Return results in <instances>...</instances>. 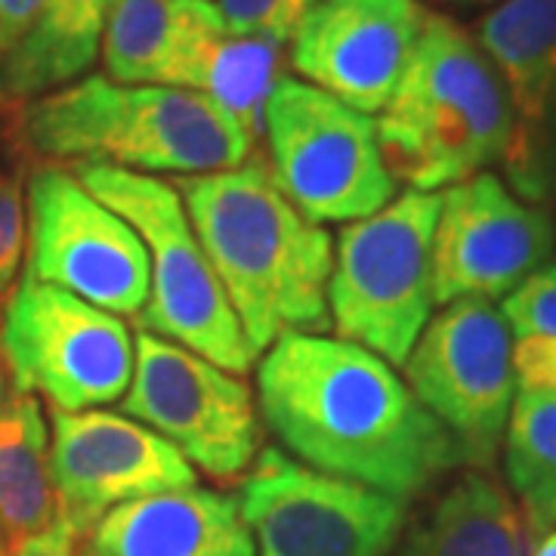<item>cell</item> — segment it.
Instances as JSON below:
<instances>
[{"label": "cell", "mask_w": 556, "mask_h": 556, "mask_svg": "<svg viewBox=\"0 0 556 556\" xmlns=\"http://www.w3.org/2000/svg\"><path fill=\"white\" fill-rule=\"evenodd\" d=\"M260 412L300 464L408 501L467 467L455 437L393 365L356 343L281 334L257 371Z\"/></svg>", "instance_id": "6da1fadb"}, {"label": "cell", "mask_w": 556, "mask_h": 556, "mask_svg": "<svg viewBox=\"0 0 556 556\" xmlns=\"http://www.w3.org/2000/svg\"><path fill=\"white\" fill-rule=\"evenodd\" d=\"M174 186L254 353L331 328L334 241L281 195L266 159Z\"/></svg>", "instance_id": "7a4b0ae2"}, {"label": "cell", "mask_w": 556, "mask_h": 556, "mask_svg": "<svg viewBox=\"0 0 556 556\" xmlns=\"http://www.w3.org/2000/svg\"><path fill=\"white\" fill-rule=\"evenodd\" d=\"M22 149L47 161H93L137 174L201 177L251 159L254 139L195 90L90 75L16 109Z\"/></svg>", "instance_id": "3957f363"}, {"label": "cell", "mask_w": 556, "mask_h": 556, "mask_svg": "<svg viewBox=\"0 0 556 556\" xmlns=\"http://www.w3.org/2000/svg\"><path fill=\"white\" fill-rule=\"evenodd\" d=\"M378 139L387 170L417 192H439L504 161L510 112L495 65L479 40L448 16L430 13L383 105Z\"/></svg>", "instance_id": "277c9868"}, {"label": "cell", "mask_w": 556, "mask_h": 556, "mask_svg": "<svg viewBox=\"0 0 556 556\" xmlns=\"http://www.w3.org/2000/svg\"><path fill=\"white\" fill-rule=\"evenodd\" d=\"M68 170L93 199L127 219L149 251L152 291L137 316L139 328L174 340L239 378L251 371L257 353L186 217L177 186L93 161H75Z\"/></svg>", "instance_id": "5b68a950"}, {"label": "cell", "mask_w": 556, "mask_h": 556, "mask_svg": "<svg viewBox=\"0 0 556 556\" xmlns=\"http://www.w3.org/2000/svg\"><path fill=\"white\" fill-rule=\"evenodd\" d=\"M442 192L405 189L375 217L343 226L328 281L338 338L405 368L433 318V236Z\"/></svg>", "instance_id": "8992f818"}, {"label": "cell", "mask_w": 556, "mask_h": 556, "mask_svg": "<svg viewBox=\"0 0 556 556\" xmlns=\"http://www.w3.org/2000/svg\"><path fill=\"white\" fill-rule=\"evenodd\" d=\"M269 174L309 223H358L399 195L378 124L298 78L278 80L263 109Z\"/></svg>", "instance_id": "52a82bcc"}, {"label": "cell", "mask_w": 556, "mask_h": 556, "mask_svg": "<svg viewBox=\"0 0 556 556\" xmlns=\"http://www.w3.org/2000/svg\"><path fill=\"white\" fill-rule=\"evenodd\" d=\"M0 353L13 390L75 415L124 399L137 346L118 316L25 273L0 316Z\"/></svg>", "instance_id": "ba28073f"}, {"label": "cell", "mask_w": 556, "mask_h": 556, "mask_svg": "<svg viewBox=\"0 0 556 556\" xmlns=\"http://www.w3.org/2000/svg\"><path fill=\"white\" fill-rule=\"evenodd\" d=\"M28 266L25 273L100 306L112 316L142 313L152 263L139 232L93 199L78 177L53 161L25 174Z\"/></svg>", "instance_id": "9c48e42d"}, {"label": "cell", "mask_w": 556, "mask_h": 556, "mask_svg": "<svg viewBox=\"0 0 556 556\" xmlns=\"http://www.w3.org/2000/svg\"><path fill=\"white\" fill-rule=\"evenodd\" d=\"M417 402L482 470L504 445L517 399L514 334L492 300H455L427 321L405 362Z\"/></svg>", "instance_id": "30bf717a"}, {"label": "cell", "mask_w": 556, "mask_h": 556, "mask_svg": "<svg viewBox=\"0 0 556 556\" xmlns=\"http://www.w3.org/2000/svg\"><path fill=\"white\" fill-rule=\"evenodd\" d=\"M257 556H390L408 501L260 448L239 495Z\"/></svg>", "instance_id": "8fae6325"}, {"label": "cell", "mask_w": 556, "mask_h": 556, "mask_svg": "<svg viewBox=\"0 0 556 556\" xmlns=\"http://www.w3.org/2000/svg\"><path fill=\"white\" fill-rule=\"evenodd\" d=\"M134 380L121 412L167 439L192 467L241 477L260 455L257 412L248 383L174 340L139 331Z\"/></svg>", "instance_id": "7c38bea8"}, {"label": "cell", "mask_w": 556, "mask_h": 556, "mask_svg": "<svg viewBox=\"0 0 556 556\" xmlns=\"http://www.w3.org/2000/svg\"><path fill=\"white\" fill-rule=\"evenodd\" d=\"M554 244L551 214L519 199L495 174L448 186L433 236L437 303L507 298L551 260Z\"/></svg>", "instance_id": "4fadbf2b"}, {"label": "cell", "mask_w": 556, "mask_h": 556, "mask_svg": "<svg viewBox=\"0 0 556 556\" xmlns=\"http://www.w3.org/2000/svg\"><path fill=\"white\" fill-rule=\"evenodd\" d=\"M50 473L60 514L78 535L109 510L199 485L195 467L167 439L115 412H53Z\"/></svg>", "instance_id": "5bb4252c"}, {"label": "cell", "mask_w": 556, "mask_h": 556, "mask_svg": "<svg viewBox=\"0 0 556 556\" xmlns=\"http://www.w3.org/2000/svg\"><path fill=\"white\" fill-rule=\"evenodd\" d=\"M473 38L510 112L504 174L522 201H556V0H501Z\"/></svg>", "instance_id": "9a60e30c"}, {"label": "cell", "mask_w": 556, "mask_h": 556, "mask_svg": "<svg viewBox=\"0 0 556 556\" xmlns=\"http://www.w3.org/2000/svg\"><path fill=\"white\" fill-rule=\"evenodd\" d=\"M427 16L417 0H321L291 38V65L371 118L393 100Z\"/></svg>", "instance_id": "2e32d148"}, {"label": "cell", "mask_w": 556, "mask_h": 556, "mask_svg": "<svg viewBox=\"0 0 556 556\" xmlns=\"http://www.w3.org/2000/svg\"><path fill=\"white\" fill-rule=\"evenodd\" d=\"M229 35L211 0H118L102 35V65L115 84L199 93L204 65Z\"/></svg>", "instance_id": "e0dca14e"}, {"label": "cell", "mask_w": 556, "mask_h": 556, "mask_svg": "<svg viewBox=\"0 0 556 556\" xmlns=\"http://www.w3.org/2000/svg\"><path fill=\"white\" fill-rule=\"evenodd\" d=\"M90 535V556H257L239 497L199 485L121 504Z\"/></svg>", "instance_id": "ac0fdd59"}, {"label": "cell", "mask_w": 556, "mask_h": 556, "mask_svg": "<svg viewBox=\"0 0 556 556\" xmlns=\"http://www.w3.org/2000/svg\"><path fill=\"white\" fill-rule=\"evenodd\" d=\"M529 532L517 501L485 470L457 477L402 532L390 556H526Z\"/></svg>", "instance_id": "d6986e66"}, {"label": "cell", "mask_w": 556, "mask_h": 556, "mask_svg": "<svg viewBox=\"0 0 556 556\" xmlns=\"http://www.w3.org/2000/svg\"><path fill=\"white\" fill-rule=\"evenodd\" d=\"M118 0H47L31 31L0 56V105L22 109L87 75Z\"/></svg>", "instance_id": "ffe728a7"}, {"label": "cell", "mask_w": 556, "mask_h": 556, "mask_svg": "<svg viewBox=\"0 0 556 556\" xmlns=\"http://www.w3.org/2000/svg\"><path fill=\"white\" fill-rule=\"evenodd\" d=\"M60 517L50 433L35 393L10 390L0 415V541L13 551Z\"/></svg>", "instance_id": "44dd1931"}, {"label": "cell", "mask_w": 556, "mask_h": 556, "mask_svg": "<svg viewBox=\"0 0 556 556\" xmlns=\"http://www.w3.org/2000/svg\"><path fill=\"white\" fill-rule=\"evenodd\" d=\"M504 464L532 544L556 529V396L517 393L504 433Z\"/></svg>", "instance_id": "7402d4cb"}, {"label": "cell", "mask_w": 556, "mask_h": 556, "mask_svg": "<svg viewBox=\"0 0 556 556\" xmlns=\"http://www.w3.org/2000/svg\"><path fill=\"white\" fill-rule=\"evenodd\" d=\"M285 78V43L263 38L226 35L204 65L199 93L226 109L241 127L257 139L263 130V109L278 80Z\"/></svg>", "instance_id": "603a6c76"}, {"label": "cell", "mask_w": 556, "mask_h": 556, "mask_svg": "<svg viewBox=\"0 0 556 556\" xmlns=\"http://www.w3.org/2000/svg\"><path fill=\"white\" fill-rule=\"evenodd\" d=\"M514 334L517 393L556 396V263H544L501 303Z\"/></svg>", "instance_id": "cb8c5ba5"}, {"label": "cell", "mask_w": 556, "mask_h": 556, "mask_svg": "<svg viewBox=\"0 0 556 556\" xmlns=\"http://www.w3.org/2000/svg\"><path fill=\"white\" fill-rule=\"evenodd\" d=\"M318 3L321 0H217V10L232 35L291 43Z\"/></svg>", "instance_id": "d4e9b609"}, {"label": "cell", "mask_w": 556, "mask_h": 556, "mask_svg": "<svg viewBox=\"0 0 556 556\" xmlns=\"http://www.w3.org/2000/svg\"><path fill=\"white\" fill-rule=\"evenodd\" d=\"M25 174L22 167L0 170V300L13 294L25 251Z\"/></svg>", "instance_id": "484cf974"}, {"label": "cell", "mask_w": 556, "mask_h": 556, "mask_svg": "<svg viewBox=\"0 0 556 556\" xmlns=\"http://www.w3.org/2000/svg\"><path fill=\"white\" fill-rule=\"evenodd\" d=\"M47 0H0V56L20 43L43 13Z\"/></svg>", "instance_id": "4316f807"}, {"label": "cell", "mask_w": 556, "mask_h": 556, "mask_svg": "<svg viewBox=\"0 0 556 556\" xmlns=\"http://www.w3.org/2000/svg\"><path fill=\"white\" fill-rule=\"evenodd\" d=\"M78 538V529L60 514L43 532L25 538L22 544H16L13 556H75Z\"/></svg>", "instance_id": "83f0119b"}, {"label": "cell", "mask_w": 556, "mask_h": 556, "mask_svg": "<svg viewBox=\"0 0 556 556\" xmlns=\"http://www.w3.org/2000/svg\"><path fill=\"white\" fill-rule=\"evenodd\" d=\"M526 556H556V529L554 532H547L544 538H538Z\"/></svg>", "instance_id": "f1b7e54d"}, {"label": "cell", "mask_w": 556, "mask_h": 556, "mask_svg": "<svg viewBox=\"0 0 556 556\" xmlns=\"http://www.w3.org/2000/svg\"><path fill=\"white\" fill-rule=\"evenodd\" d=\"M3 353H0V415H3V402H7V387H3Z\"/></svg>", "instance_id": "f546056e"}, {"label": "cell", "mask_w": 556, "mask_h": 556, "mask_svg": "<svg viewBox=\"0 0 556 556\" xmlns=\"http://www.w3.org/2000/svg\"><path fill=\"white\" fill-rule=\"evenodd\" d=\"M448 3H495V0H448Z\"/></svg>", "instance_id": "4dcf8cb0"}, {"label": "cell", "mask_w": 556, "mask_h": 556, "mask_svg": "<svg viewBox=\"0 0 556 556\" xmlns=\"http://www.w3.org/2000/svg\"><path fill=\"white\" fill-rule=\"evenodd\" d=\"M0 556H13V551H10V547H7L3 541H0Z\"/></svg>", "instance_id": "1f68e13d"}]
</instances>
